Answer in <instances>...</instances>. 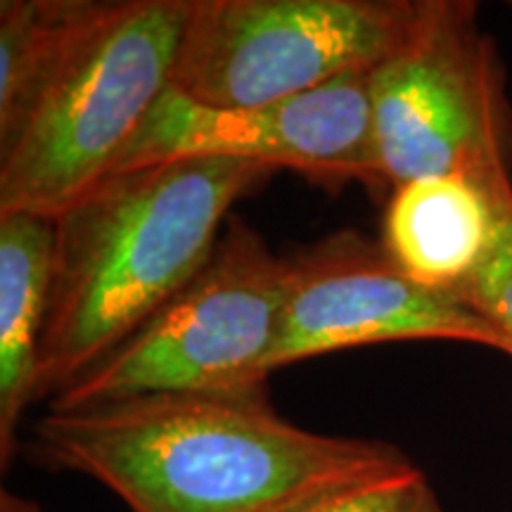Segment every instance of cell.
<instances>
[{"mask_svg": "<svg viewBox=\"0 0 512 512\" xmlns=\"http://www.w3.org/2000/svg\"><path fill=\"white\" fill-rule=\"evenodd\" d=\"M415 0H192L174 91L256 107L370 72L406 34Z\"/></svg>", "mask_w": 512, "mask_h": 512, "instance_id": "cell-6", "label": "cell"}, {"mask_svg": "<svg viewBox=\"0 0 512 512\" xmlns=\"http://www.w3.org/2000/svg\"><path fill=\"white\" fill-rule=\"evenodd\" d=\"M264 512H441L430 479L418 465L311 491Z\"/></svg>", "mask_w": 512, "mask_h": 512, "instance_id": "cell-12", "label": "cell"}, {"mask_svg": "<svg viewBox=\"0 0 512 512\" xmlns=\"http://www.w3.org/2000/svg\"><path fill=\"white\" fill-rule=\"evenodd\" d=\"M285 283V256H275L252 226L233 219L195 278L64 387L50 408L266 387Z\"/></svg>", "mask_w": 512, "mask_h": 512, "instance_id": "cell-5", "label": "cell"}, {"mask_svg": "<svg viewBox=\"0 0 512 512\" xmlns=\"http://www.w3.org/2000/svg\"><path fill=\"white\" fill-rule=\"evenodd\" d=\"M287 261L285 306L268 375L335 351L406 339L470 342L510 356L475 306L408 278L380 240L337 230Z\"/></svg>", "mask_w": 512, "mask_h": 512, "instance_id": "cell-8", "label": "cell"}, {"mask_svg": "<svg viewBox=\"0 0 512 512\" xmlns=\"http://www.w3.org/2000/svg\"><path fill=\"white\" fill-rule=\"evenodd\" d=\"M192 0H112L19 131L0 143V214L57 216L105 178L174 88Z\"/></svg>", "mask_w": 512, "mask_h": 512, "instance_id": "cell-3", "label": "cell"}, {"mask_svg": "<svg viewBox=\"0 0 512 512\" xmlns=\"http://www.w3.org/2000/svg\"><path fill=\"white\" fill-rule=\"evenodd\" d=\"M273 169L171 159L114 171L55 216L38 399H55L207 264L233 204Z\"/></svg>", "mask_w": 512, "mask_h": 512, "instance_id": "cell-2", "label": "cell"}, {"mask_svg": "<svg viewBox=\"0 0 512 512\" xmlns=\"http://www.w3.org/2000/svg\"><path fill=\"white\" fill-rule=\"evenodd\" d=\"M27 456L95 479L131 512H264L413 465L387 441L294 425L266 387L50 408L34 422Z\"/></svg>", "mask_w": 512, "mask_h": 512, "instance_id": "cell-1", "label": "cell"}, {"mask_svg": "<svg viewBox=\"0 0 512 512\" xmlns=\"http://www.w3.org/2000/svg\"><path fill=\"white\" fill-rule=\"evenodd\" d=\"M55 264V216L0 214V467L19 451L24 411L38 401V366Z\"/></svg>", "mask_w": 512, "mask_h": 512, "instance_id": "cell-10", "label": "cell"}, {"mask_svg": "<svg viewBox=\"0 0 512 512\" xmlns=\"http://www.w3.org/2000/svg\"><path fill=\"white\" fill-rule=\"evenodd\" d=\"M510 195L512 181L465 174L396 185L384 204V252L415 283L463 299L494 249Z\"/></svg>", "mask_w": 512, "mask_h": 512, "instance_id": "cell-9", "label": "cell"}, {"mask_svg": "<svg viewBox=\"0 0 512 512\" xmlns=\"http://www.w3.org/2000/svg\"><path fill=\"white\" fill-rule=\"evenodd\" d=\"M368 74L256 107L200 105L171 88L119 152L110 174L171 159H238L299 171L316 183H363L384 192Z\"/></svg>", "mask_w": 512, "mask_h": 512, "instance_id": "cell-7", "label": "cell"}, {"mask_svg": "<svg viewBox=\"0 0 512 512\" xmlns=\"http://www.w3.org/2000/svg\"><path fill=\"white\" fill-rule=\"evenodd\" d=\"M463 299L501 332L512 356V195L503 204L494 249Z\"/></svg>", "mask_w": 512, "mask_h": 512, "instance_id": "cell-13", "label": "cell"}, {"mask_svg": "<svg viewBox=\"0 0 512 512\" xmlns=\"http://www.w3.org/2000/svg\"><path fill=\"white\" fill-rule=\"evenodd\" d=\"M110 5L112 0L0 3V143L27 121Z\"/></svg>", "mask_w": 512, "mask_h": 512, "instance_id": "cell-11", "label": "cell"}, {"mask_svg": "<svg viewBox=\"0 0 512 512\" xmlns=\"http://www.w3.org/2000/svg\"><path fill=\"white\" fill-rule=\"evenodd\" d=\"M384 192L415 178L512 181V107L498 48L470 0H415L406 34L368 74Z\"/></svg>", "mask_w": 512, "mask_h": 512, "instance_id": "cell-4", "label": "cell"}]
</instances>
